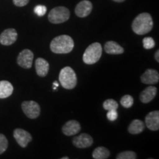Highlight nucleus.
Returning a JSON list of instances; mask_svg holds the SVG:
<instances>
[{"label": "nucleus", "instance_id": "nucleus-1", "mask_svg": "<svg viewBox=\"0 0 159 159\" xmlns=\"http://www.w3.org/2000/svg\"><path fill=\"white\" fill-rule=\"evenodd\" d=\"M74 47V41L67 35L55 37L50 43V49L55 54H68L72 51Z\"/></svg>", "mask_w": 159, "mask_h": 159}, {"label": "nucleus", "instance_id": "nucleus-2", "mask_svg": "<svg viewBox=\"0 0 159 159\" xmlns=\"http://www.w3.org/2000/svg\"><path fill=\"white\" fill-rule=\"evenodd\" d=\"M153 21L152 16L148 13L137 16L132 24V30L137 35H144L152 30Z\"/></svg>", "mask_w": 159, "mask_h": 159}, {"label": "nucleus", "instance_id": "nucleus-3", "mask_svg": "<svg viewBox=\"0 0 159 159\" xmlns=\"http://www.w3.org/2000/svg\"><path fill=\"white\" fill-rule=\"evenodd\" d=\"M102 53V47L99 43H91L87 47L83 56V62L85 64H94L100 59Z\"/></svg>", "mask_w": 159, "mask_h": 159}, {"label": "nucleus", "instance_id": "nucleus-4", "mask_svg": "<svg viewBox=\"0 0 159 159\" xmlns=\"http://www.w3.org/2000/svg\"><path fill=\"white\" fill-rule=\"evenodd\" d=\"M59 82L66 89H72L76 86L77 75L72 68L66 66L61 69L59 74Z\"/></svg>", "mask_w": 159, "mask_h": 159}, {"label": "nucleus", "instance_id": "nucleus-5", "mask_svg": "<svg viewBox=\"0 0 159 159\" xmlns=\"http://www.w3.org/2000/svg\"><path fill=\"white\" fill-rule=\"evenodd\" d=\"M70 16V12L65 7H54L52 9L48 15V19L52 24H61L66 21Z\"/></svg>", "mask_w": 159, "mask_h": 159}, {"label": "nucleus", "instance_id": "nucleus-6", "mask_svg": "<svg viewBox=\"0 0 159 159\" xmlns=\"http://www.w3.org/2000/svg\"><path fill=\"white\" fill-rule=\"evenodd\" d=\"M21 108L25 114L30 119H36L41 113L40 105L35 101H25L21 104Z\"/></svg>", "mask_w": 159, "mask_h": 159}, {"label": "nucleus", "instance_id": "nucleus-7", "mask_svg": "<svg viewBox=\"0 0 159 159\" xmlns=\"http://www.w3.org/2000/svg\"><path fill=\"white\" fill-rule=\"evenodd\" d=\"M33 52L27 49H24L18 55L17 63L22 68L30 69L33 65Z\"/></svg>", "mask_w": 159, "mask_h": 159}, {"label": "nucleus", "instance_id": "nucleus-8", "mask_svg": "<svg viewBox=\"0 0 159 159\" xmlns=\"http://www.w3.org/2000/svg\"><path fill=\"white\" fill-rule=\"evenodd\" d=\"M13 137H14L18 144H19V146L24 148H26L33 139L30 133L21 128L16 129L13 132Z\"/></svg>", "mask_w": 159, "mask_h": 159}, {"label": "nucleus", "instance_id": "nucleus-9", "mask_svg": "<svg viewBox=\"0 0 159 159\" xmlns=\"http://www.w3.org/2000/svg\"><path fill=\"white\" fill-rule=\"evenodd\" d=\"M17 37V32L15 29H7L0 35V43L5 46L12 45L16 42Z\"/></svg>", "mask_w": 159, "mask_h": 159}, {"label": "nucleus", "instance_id": "nucleus-10", "mask_svg": "<svg viewBox=\"0 0 159 159\" xmlns=\"http://www.w3.org/2000/svg\"><path fill=\"white\" fill-rule=\"evenodd\" d=\"M73 144L77 148H87L91 147L93 144V139L90 135L82 134L79 136L74 137L72 140Z\"/></svg>", "mask_w": 159, "mask_h": 159}, {"label": "nucleus", "instance_id": "nucleus-11", "mask_svg": "<svg viewBox=\"0 0 159 159\" xmlns=\"http://www.w3.org/2000/svg\"><path fill=\"white\" fill-rule=\"evenodd\" d=\"M145 125L150 130L156 131L159 129V111L150 112L145 117Z\"/></svg>", "mask_w": 159, "mask_h": 159}, {"label": "nucleus", "instance_id": "nucleus-12", "mask_svg": "<svg viewBox=\"0 0 159 159\" xmlns=\"http://www.w3.org/2000/svg\"><path fill=\"white\" fill-rule=\"evenodd\" d=\"M141 81L144 84H156L159 81V74L158 71L152 69H147L141 77Z\"/></svg>", "mask_w": 159, "mask_h": 159}, {"label": "nucleus", "instance_id": "nucleus-13", "mask_svg": "<svg viewBox=\"0 0 159 159\" xmlns=\"http://www.w3.org/2000/svg\"><path fill=\"white\" fill-rule=\"evenodd\" d=\"M92 11V4L88 0H83L77 4L75 7V13L78 17L88 16Z\"/></svg>", "mask_w": 159, "mask_h": 159}, {"label": "nucleus", "instance_id": "nucleus-14", "mask_svg": "<svg viewBox=\"0 0 159 159\" xmlns=\"http://www.w3.org/2000/svg\"><path fill=\"white\" fill-rule=\"evenodd\" d=\"M81 130L80 123L76 120H69L62 127V132L66 136H71L78 134Z\"/></svg>", "mask_w": 159, "mask_h": 159}, {"label": "nucleus", "instance_id": "nucleus-15", "mask_svg": "<svg viewBox=\"0 0 159 159\" xmlns=\"http://www.w3.org/2000/svg\"><path fill=\"white\" fill-rule=\"evenodd\" d=\"M35 66L37 75L39 77H45L48 74L49 64L45 59L42 58V57L37 58L35 63Z\"/></svg>", "mask_w": 159, "mask_h": 159}, {"label": "nucleus", "instance_id": "nucleus-16", "mask_svg": "<svg viewBox=\"0 0 159 159\" xmlns=\"http://www.w3.org/2000/svg\"><path fill=\"white\" fill-rule=\"evenodd\" d=\"M156 94V87L150 85V86H148V88H146L144 91H142L140 96H139V99H140L141 102L143 103H149L155 98Z\"/></svg>", "mask_w": 159, "mask_h": 159}, {"label": "nucleus", "instance_id": "nucleus-17", "mask_svg": "<svg viewBox=\"0 0 159 159\" xmlns=\"http://www.w3.org/2000/svg\"><path fill=\"white\" fill-rule=\"evenodd\" d=\"M105 52L110 55H121L124 52L125 49L118 43L110 41L105 43L104 46Z\"/></svg>", "mask_w": 159, "mask_h": 159}, {"label": "nucleus", "instance_id": "nucleus-18", "mask_svg": "<svg viewBox=\"0 0 159 159\" xmlns=\"http://www.w3.org/2000/svg\"><path fill=\"white\" fill-rule=\"evenodd\" d=\"M13 92V86L9 81H0V99H5L11 96Z\"/></svg>", "mask_w": 159, "mask_h": 159}, {"label": "nucleus", "instance_id": "nucleus-19", "mask_svg": "<svg viewBox=\"0 0 159 159\" xmlns=\"http://www.w3.org/2000/svg\"><path fill=\"white\" fill-rule=\"evenodd\" d=\"M144 130V123L139 119L133 120L128 127V132L130 134H139Z\"/></svg>", "mask_w": 159, "mask_h": 159}, {"label": "nucleus", "instance_id": "nucleus-20", "mask_svg": "<svg viewBox=\"0 0 159 159\" xmlns=\"http://www.w3.org/2000/svg\"><path fill=\"white\" fill-rule=\"evenodd\" d=\"M92 156L94 159H106L110 156V151L104 147H99L93 151Z\"/></svg>", "mask_w": 159, "mask_h": 159}, {"label": "nucleus", "instance_id": "nucleus-21", "mask_svg": "<svg viewBox=\"0 0 159 159\" xmlns=\"http://www.w3.org/2000/svg\"><path fill=\"white\" fill-rule=\"evenodd\" d=\"M103 108L106 111H111V110H116L118 108L119 105L116 101H115L113 99H108L103 102Z\"/></svg>", "mask_w": 159, "mask_h": 159}, {"label": "nucleus", "instance_id": "nucleus-22", "mask_svg": "<svg viewBox=\"0 0 159 159\" xmlns=\"http://www.w3.org/2000/svg\"><path fill=\"white\" fill-rule=\"evenodd\" d=\"M134 98L130 95L126 94L123 96L120 99V103L125 108H130L134 105Z\"/></svg>", "mask_w": 159, "mask_h": 159}, {"label": "nucleus", "instance_id": "nucleus-23", "mask_svg": "<svg viewBox=\"0 0 159 159\" xmlns=\"http://www.w3.org/2000/svg\"><path fill=\"white\" fill-rule=\"evenodd\" d=\"M137 158V156L136 152L134 151L127 150L124 151V152H120L117 155L116 159H136Z\"/></svg>", "mask_w": 159, "mask_h": 159}, {"label": "nucleus", "instance_id": "nucleus-24", "mask_svg": "<svg viewBox=\"0 0 159 159\" xmlns=\"http://www.w3.org/2000/svg\"><path fill=\"white\" fill-rule=\"evenodd\" d=\"M8 147V142L5 135L0 134V155L5 152Z\"/></svg>", "mask_w": 159, "mask_h": 159}, {"label": "nucleus", "instance_id": "nucleus-25", "mask_svg": "<svg viewBox=\"0 0 159 159\" xmlns=\"http://www.w3.org/2000/svg\"><path fill=\"white\" fill-rule=\"evenodd\" d=\"M143 47L146 49H150L154 48L156 46V43H155L154 39L151 37H146L143 39Z\"/></svg>", "mask_w": 159, "mask_h": 159}, {"label": "nucleus", "instance_id": "nucleus-26", "mask_svg": "<svg viewBox=\"0 0 159 159\" xmlns=\"http://www.w3.org/2000/svg\"><path fill=\"white\" fill-rule=\"evenodd\" d=\"M34 12L35 14H37L39 16H43L47 13V7L44 5H37L35 7Z\"/></svg>", "mask_w": 159, "mask_h": 159}, {"label": "nucleus", "instance_id": "nucleus-27", "mask_svg": "<svg viewBox=\"0 0 159 159\" xmlns=\"http://www.w3.org/2000/svg\"><path fill=\"white\" fill-rule=\"evenodd\" d=\"M118 117V113L116 110H111L108 111L107 114V118L110 121H115Z\"/></svg>", "mask_w": 159, "mask_h": 159}, {"label": "nucleus", "instance_id": "nucleus-28", "mask_svg": "<svg viewBox=\"0 0 159 159\" xmlns=\"http://www.w3.org/2000/svg\"><path fill=\"white\" fill-rule=\"evenodd\" d=\"M30 0H13V4L18 7H23L28 4Z\"/></svg>", "mask_w": 159, "mask_h": 159}, {"label": "nucleus", "instance_id": "nucleus-29", "mask_svg": "<svg viewBox=\"0 0 159 159\" xmlns=\"http://www.w3.org/2000/svg\"><path fill=\"white\" fill-rule=\"evenodd\" d=\"M155 59L156 60L157 62H159V50H157L156 54H155Z\"/></svg>", "mask_w": 159, "mask_h": 159}, {"label": "nucleus", "instance_id": "nucleus-30", "mask_svg": "<svg viewBox=\"0 0 159 159\" xmlns=\"http://www.w3.org/2000/svg\"><path fill=\"white\" fill-rule=\"evenodd\" d=\"M53 85H54V86H55V87H57V86H58V83H57V81H55V82L53 83Z\"/></svg>", "mask_w": 159, "mask_h": 159}, {"label": "nucleus", "instance_id": "nucleus-31", "mask_svg": "<svg viewBox=\"0 0 159 159\" xmlns=\"http://www.w3.org/2000/svg\"><path fill=\"white\" fill-rule=\"evenodd\" d=\"M113 1L116 2H124L125 0H113Z\"/></svg>", "mask_w": 159, "mask_h": 159}, {"label": "nucleus", "instance_id": "nucleus-32", "mask_svg": "<svg viewBox=\"0 0 159 159\" xmlns=\"http://www.w3.org/2000/svg\"><path fill=\"white\" fill-rule=\"evenodd\" d=\"M61 159H69V157H63V158H61Z\"/></svg>", "mask_w": 159, "mask_h": 159}]
</instances>
